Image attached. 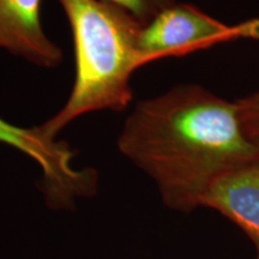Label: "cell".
I'll use <instances>...</instances> for the list:
<instances>
[{
	"label": "cell",
	"instance_id": "obj_1",
	"mask_svg": "<svg viewBox=\"0 0 259 259\" xmlns=\"http://www.w3.org/2000/svg\"><path fill=\"white\" fill-rule=\"evenodd\" d=\"M118 148L154 181L166 206L186 213L202 208L219 178L259 160L236 102L199 84H179L139 101L125 120Z\"/></svg>",
	"mask_w": 259,
	"mask_h": 259
},
{
	"label": "cell",
	"instance_id": "obj_8",
	"mask_svg": "<svg viewBox=\"0 0 259 259\" xmlns=\"http://www.w3.org/2000/svg\"><path fill=\"white\" fill-rule=\"evenodd\" d=\"M134 16L142 25L151 21L158 12L176 3V0H103Z\"/></svg>",
	"mask_w": 259,
	"mask_h": 259
},
{
	"label": "cell",
	"instance_id": "obj_5",
	"mask_svg": "<svg viewBox=\"0 0 259 259\" xmlns=\"http://www.w3.org/2000/svg\"><path fill=\"white\" fill-rule=\"evenodd\" d=\"M41 3L0 0V50L36 66L53 69L63 60V52L42 28Z\"/></svg>",
	"mask_w": 259,
	"mask_h": 259
},
{
	"label": "cell",
	"instance_id": "obj_7",
	"mask_svg": "<svg viewBox=\"0 0 259 259\" xmlns=\"http://www.w3.org/2000/svg\"><path fill=\"white\" fill-rule=\"evenodd\" d=\"M245 134L259 153V90L235 100Z\"/></svg>",
	"mask_w": 259,
	"mask_h": 259
},
{
	"label": "cell",
	"instance_id": "obj_3",
	"mask_svg": "<svg viewBox=\"0 0 259 259\" xmlns=\"http://www.w3.org/2000/svg\"><path fill=\"white\" fill-rule=\"evenodd\" d=\"M236 40H259V17L226 24L194 5L176 2L142 25L137 47L147 65Z\"/></svg>",
	"mask_w": 259,
	"mask_h": 259
},
{
	"label": "cell",
	"instance_id": "obj_9",
	"mask_svg": "<svg viewBox=\"0 0 259 259\" xmlns=\"http://www.w3.org/2000/svg\"><path fill=\"white\" fill-rule=\"evenodd\" d=\"M257 259H259V255H258V258H257Z\"/></svg>",
	"mask_w": 259,
	"mask_h": 259
},
{
	"label": "cell",
	"instance_id": "obj_4",
	"mask_svg": "<svg viewBox=\"0 0 259 259\" xmlns=\"http://www.w3.org/2000/svg\"><path fill=\"white\" fill-rule=\"evenodd\" d=\"M0 143L15 148L36 162L42 173V192L54 210L74 208L76 200L97 190V173L73 166L76 153L65 142L51 138L40 128L21 127L0 118Z\"/></svg>",
	"mask_w": 259,
	"mask_h": 259
},
{
	"label": "cell",
	"instance_id": "obj_6",
	"mask_svg": "<svg viewBox=\"0 0 259 259\" xmlns=\"http://www.w3.org/2000/svg\"><path fill=\"white\" fill-rule=\"evenodd\" d=\"M202 208L215 210L235 223L259 255V160L219 178L203 197Z\"/></svg>",
	"mask_w": 259,
	"mask_h": 259
},
{
	"label": "cell",
	"instance_id": "obj_2",
	"mask_svg": "<svg viewBox=\"0 0 259 259\" xmlns=\"http://www.w3.org/2000/svg\"><path fill=\"white\" fill-rule=\"evenodd\" d=\"M74 48V79L63 108L40 128L51 138L80 115L124 112L134 100L132 74L144 66L137 47L142 24L103 0H58Z\"/></svg>",
	"mask_w": 259,
	"mask_h": 259
}]
</instances>
